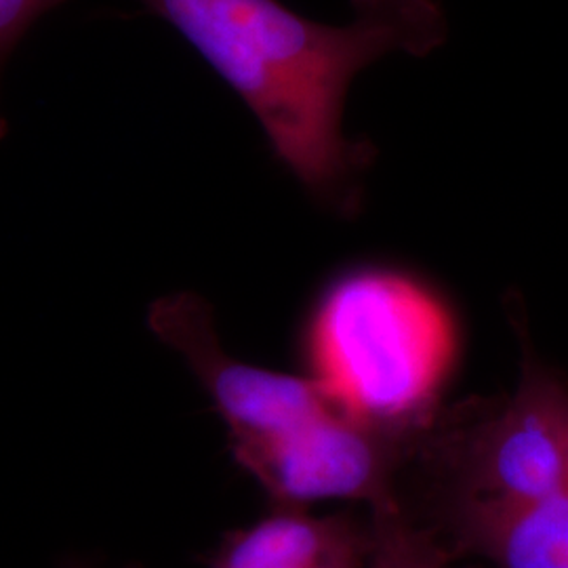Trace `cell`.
<instances>
[{
  "mask_svg": "<svg viewBox=\"0 0 568 568\" xmlns=\"http://www.w3.org/2000/svg\"><path fill=\"white\" fill-rule=\"evenodd\" d=\"M180 30L264 126L274 156L326 203H354L373 148L344 138L354 77L394 51L427 55L447 41L436 0H352L347 26H326L278 0H140Z\"/></svg>",
  "mask_w": 568,
  "mask_h": 568,
  "instance_id": "6da1fadb",
  "label": "cell"
},
{
  "mask_svg": "<svg viewBox=\"0 0 568 568\" xmlns=\"http://www.w3.org/2000/svg\"><path fill=\"white\" fill-rule=\"evenodd\" d=\"M312 379L339 413L396 436L440 417L457 328L426 284L389 267H358L331 284L307 331Z\"/></svg>",
  "mask_w": 568,
  "mask_h": 568,
  "instance_id": "7a4b0ae2",
  "label": "cell"
},
{
  "mask_svg": "<svg viewBox=\"0 0 568 568\" xmlns=\"http://www.w3.org/2000/svg\"><path fill=\"white\" fill-rule=\"evenodd\" d=\"M511 321L523 349L516 392L474 417L440 415L415 453L447 480L448 509L525 506L568 488V384L537 354L525 314Z\"/></svg>",
  "mask_w": 568,
  "mask_h": 568,
  "instance_id": "3957f363",
  "label": "cell"
},
{
  "mask_svg": "<svg viewBox=\"0 0 568 568\" xmlns=\"http://www.w3.org/2000/svg\"><path fill=\"white\" fill-rule=\"evenodd\" d=\"M422 436L387 434L333 406L276 438L236 445L232 453L278 508L344 499L382 509L400 504L398 476L413 464Z\"/></svg>",
  "mask_w": 568,
  "mask_h": 568,
  "instance_id": "277c9868",
  "label": "cell"
},
{
  "mask_svg": "<svg viewBox=\"0 0 568 568\" xmlns=\"http://www.w3.org/2000/svg\"><path fill=\"white\" fill-rule=\"evenodd\" d=\"M148 323L201 382L227 424L232 447L276 438L333 408L310 375L248 365L225 352L211 305L194 293L154 302Z\"/></svg>",
  "mask_w": 568,
  "mask_h": 568,
  "instance_id": "5b68a950",
  "label": "cell"
},
{
  "mask_svg": "<svg viewBox=\"0 0 568 568\" xmlns=\"http://www.w3.org/2000/svg\"><path fill=\"white\" fill-rule=\"evenodd\" d=\"M457 548L497 568H568V488L511 508L448 509Z\"/></svg>",
  "mask_w": 568,
  "mask_h": 568,
  "instance_id": "8992f818",
  "label": "cell"
},
{
  "mask_svg": "<svg viewBox=\"0 0 568 568\" xmlns=\"http://www.w3.org/2000/svg\"><path fill=\"white\" fill-rule=\"evenodd\" d=\"M354 530L345 516L316 518L304 509L278 508L253 527L232 532L213 568H304Z\"/></svg>",
  "mask_w": 568,
  "mask_h": 568,
  "instance_id": "52a82bcc",
  "label": "cell"
},
{
  "mask_svg": "<svg viewBox=\"0 0 568 568\" xmlns=\"http://www.w3.org/2000/svg\"><path fill=\"white\" fill-rule=\"evenodd\" d=\"M371 568H448V551L434 530L415 525L403 504L373 509Z\"/></svg>",
  "mask_w": 568,
  "mask_h": 568,
  "instance_id": "ba28073f",
  "label": "cell"
},
{
  "mask_svg": "<svg viewBox=\"0 0 568 568\" xmlns=\"http://www.w3.org/2000/svg\"><path fill=\"white\" fill-rule=\"evenodd\" d=\"M60 0H0V61L18 44L34 21Z\"/></svg>",
  "mask_w": 568,
  "mask_h": 568,
  "instance_id": "9c48e42d",
  "label": "cell"
},
{
  "mask_svg": "<svg viewBox=\"0 0 568 568\" xmlns=\"http://www.w3.org/2000/svg\"><path fill=\"white\" fill-rule=\"evenodd\" d=\"M371 539L356 528L349 532L345 539H342L335 548L328 549L318 560L304 568H358L363 558L368 554Z\"/></svg>",
  "mask_w": 568,
  "mask_h": 568,
  "instance_id": "30bf717a",
  "label": "cell"
},
{
  "mask_svg": "<svg viewBox=\"0 0 568 568\" xmlns=\"http://www.w3.org/2000/svg\"><path fill=\"white\" fill-rule=\"evenodd\" d=\"M68 568H89V567H84V565H70V567Z\"/></svg>",
  "mask_w": 568,
  "mask_h": 568,
  "instance_id": "8fae6325",
  "label": "cell"
}]
</instances>
